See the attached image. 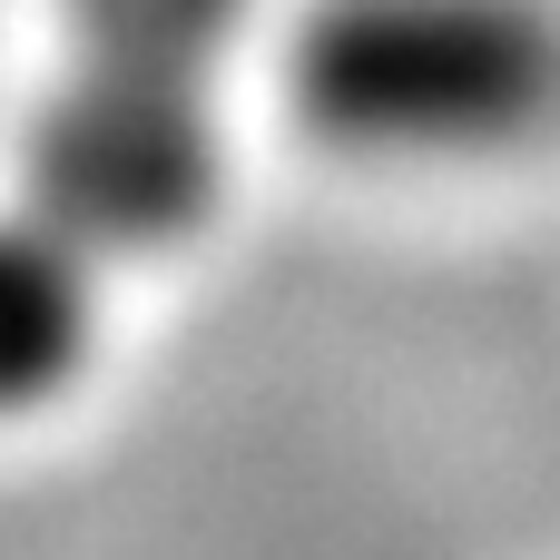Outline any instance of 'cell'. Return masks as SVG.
<instances>
[{
  "label": "cell",
  "mask_w": 560,
  "mask_h": 560,
  "mask_svg": "<svg viewBox=\"0 0 560 560\" xmlns=\"http://www.w3.org/2000/svg\"><path fill=\"white\" fill-rule=\"evenodd\" d=\"M256 0H49V89L0 177V433L49 423L118 295L226 197V98Z\"/></svg>",
  "instance_id": "obj_1"
},
{
  "label": "cell",
  "mask_w": 560,
  "mask_h": 560,
  "mask_svg": "<svg viewBox=\"0 0 560 560\" xmlns=\"http://www.w3.org/2000/svg\"><path fill=\"white\" fill-rule=\"evenodd\" d=\"M285 108L354 167H512L560 138V0H305Z\"/></svg>",
  "instance_id": "obj_2"
}]
</instances>
